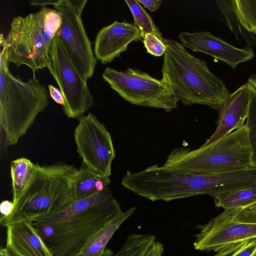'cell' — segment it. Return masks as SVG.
<instances>
[{
	"label": "cell",
	"mask_w": 256,
	"mask_h": 256,
	"mask_svg": "<svg viewBox=\"0 0 256 256\" xmlns=\"http://www.w3.org/2000/svg\"><path fill=\"white\" fill-rule=\"evenodd\" d=\"M74 139L76 151L86 167L103 178L111 176L115 152L110 134L90 112L78 118Z\"/></svg>",
	"instance_id": "obj_11"
},
{
	"label": "cell",
	"mask_w": 256,
	"mask_h": 256,
	"mask_svg": "<svg viewBox=\"0 0 256 256\" xmlns=\"http://www.w3.org/2000/svg\"><path fill=\"white\" fill-rule=\"evenodd\" d=\"M124 187L148 200L166 202L206 194L205 175L154 164L136 172H126Z\"/></svg>",
	"instance_id": "obj_7"
},
{
	"label": "cell",
	"mask_w": 256,
	"mask_h": 256,
	"mask_svg": "<svg viewBox=\"0 0 256 256\" xmlns=\"http://www.w3.org/2000/svg\"><path fill=\"white\" fill-rule=\"evenodd\" d=\"M162 40L166 50L162 79L184 105H206L220 111L230 94L224 82L204 60L190 54L180 42L164 38Z\"/></svg>",
	"instance_id": "obj_2"
},
{
	"label": "cell",
	"mask_w": 256,
	"mask_h": 256,
	"mask_svg": "<svg viewBox=\"0 0 256 256\" xmlns=\"http://www.w3.org/2000/svg\"><path fill=\"white\" fill-rule=\"evenodd\" d=\"M194 249L200 251H224L246 242L256 240V223L234 218L231 209L204 224H197Z\"/></svg>",
	"instance_id": "obj_12"
},
{
	"label": "cell",
	"mask_w": 256,
	"mask_h": 256,
	"mask_svg": "<svg viewBox=\"0 0 256 256\" xmlns=\"http://www.w3.org/2000/svg\"><path fill=\"white\" fill-rule=\"evenodd\" d=\"M250 208V209H254V210H256V203L246 208Z\"/></svg>",
	"instance_id": "obj_35"
},
{
	"label": "cell",
	"mask_w": 256,
	"mask_h": 256,
	"mask_svg": "<svg viewBox=\"0 0 256 256\" xmlns=\"http://www.w3.org/2000/svg\"><path fill=\"white\" fill-rule=\"evenodd\" d=\"M142 42L147 52L155 56L164 55L166 50V46L156 36L152 34H144Z\"/></svg>",
	"instance_id": "obj_25"
},
{
	"label": "cell",
	"mask_w": 256,
	"mask_h": 256,
	"mask_svg": "<svg viewBox=\"0 0 256 256\" xmlns=\"http://www.w3.org/2000/svg\"><path fill=\"white\" fill-rule=\"evenodd\" d=\"M250 104V94L246 83L230 94L220 110L217 128L202 146L208 145L244 126Z\"/></svg>",
	"instance_id": "obj_15"
},
{
	"label": "cell",
	"mask_w": 256,
	"mask_h": 256,
	"mask_svg": "<svg viewBox=\"0 0 256 256\" xmlns=\"http://www.w3.org/2000/svg\"><path fill=\"white\" fill-rule=\"evenodd\" d=\"M61 0H34L29 2L32 6L45 7L48 5H58Z\"/></svg>",
	"instance_id": "obj_32"
},
{
	"label": "cell",
	"mask_w": 256,
	"mask_h": 256,
	"mask_svg": "<svg viewBox=\"0 0 256 256\" xmlns=\"http://www.w3.org/2000/svg\"><path fill=\"white\" fill-rule=\"evenodd\" d=\"M138 1L152 12L156 10L162 2L161 0H138Z\"/></svg>",
	"instance_id": "obj_31"
},
{
	"label": "cell",
	"mask_w": 256,
	"mask_h": 256,
	"mask_svg": "<svg viewBox=\"0 0 256 256\" xmlns=\"http://www.w3.org/2000/svg\"><path fill=\"white\" fill-rule=\"evenodd\" d=\"M134 20V24L140 30L142 38L146 34H152L160 40L163 37L150 16L136 0H126Z\"/></svg>",
	"instance_id": "obj_24"
},
{
	"label": "cell",
	"mask_w": 256,
	"mask_h": 256,
	"mask_svg": "<svg viewBox=\"0 0 256 256\" xmlns=\"http://www.w3.org/2000/svg\"><path fill=\"white\" fill-rule=\"evenodd\" d=\"M113 254V252L110 249L106 248L103 253L99 256H112Z\"/></svg>",
	"instance_id": "obj_34"
},
{
	"label": "cell",
	"mask_w": 256,
	"mask_h": 256,
	"mask_svg": "<svg viewBox=\"0 0 256 256\" xmlns=\"http://www.w3.org/2000/svg\"><path fill=\"white\" fill-rule=\"evenodd\" d=\"M77 170L74 165L62 162L42 166L36 163L31 182L14 204L12 214L0 220L1 226L33 222L66 208L73 202L72 180Z\"/></svg>",
	"instance_id": "obj_4"
},
{
	"label": "cell",
	"mask_w": 256,
	"mask_h": 256,
	"mask_svg": "<svg viewBox=\"0 0 256 256\" xmlns=\"http://www.w3.org/2000/svg\"><path fill=\"white\" fill-rule=\"evenodd\" d=\"M155 240L156 238L152 234H132L112 256H142Z\"/></svg>",
	"instance_id": "obj_23"
},
{
	"label": "cell",
	"mask_w": 256,
	"mask_h": 256,
	"mask_svg": "<svg viewBox=\"0 0 256 256\" xmlns=\"http://www.w3.org/2000/svg\"><path fill=\"white\" fill-rule=\"evenodd\" d=\"M102 77L112 89L132 104L163 109L168 112L178 106L180 100L166 82L140 70L118 71L107 67Z\"/></svg>",
	"instance_id": "obj_8"
},
{
	"label": "cell",
	"mask_w": 256,
	"mask_h": 256,
	"mask_svg": "<svg viewBox=\"0 0 256 256\" xmlns=\"http://www.w3.org/2000/svg\"><path fill=\"white\" fill-rule=\"evenodd\" d=\"M61 23L60 12L47 6L25 16L14 18L8 34L4 38L2 34L0 38L8 63L17 68L26 66L33 72L47 68L52 42Z\"/></svg>",
	"instance_id": "obj_5"
},
{
	"label": "cell",
	"mask_w": 256,
	"mask_h": 256,
	"mask_svg": "<svg viewBox=\"0 0 256 256\" xmlns=\"http://www.w3.org/2000/svg\"><path fill=\"white\" fill-rule=\"evenodd\" d=\"M164 165L202 175L230 173L250 168L253 166L248 129L244 124L197 149L176 148L170 152Z\"/></svg>",
	"instance_id": "obj_6"
},
{
	"label": "cell",
	"mask_w": 256,
	"mask_h": 256,
	"mask_svg": "<svg viewBox=\"0 0 256 256\" xmlns=\"http://www.w3.org/2000/svg\"><path fill=\"white\" fill-rule=\"evenodd\" d=\"M178 38L185 48L208 54L224 62L232 68H236L240 63L249 61L254 56L250 47H235L209 32H182Z\"/></svg>",
	"instance_id": "obj_13"
},
{
	"label": "cell",
	"mask_w": 256,
	"mask_h": 256,
	"mask_svg": "<svg viewBox=\"0 0 256 256\" xmlns=\"http://www.w3.org/2000/svg\"><path fill=\"white\" fill-rule=\"evenodd\" d=\"M0 256H13L9 250L6 248H1L0 250Z\"/></svg>",
	"instance_id": "obj_33"
},
{
	"label": "cell",
	"mask_w": 256,
	"mask_h": 256,
	"mask_svg": "<svg viewBox=\"0 0 256 256\" xmlns=\"http://www.w3.org/2000/svg\"><path fill=\"white\" fill-rule=\"evenodd\" d=\"M164 252L163 244L159 241L155 240L142 256H162Z\"/></svg>",
	"instance_id": "obj_28"
},
{
	"label": "cell",
	"mask_w": 256,
	"mask_h": 256,
	"mask_svg": "<svg viewBox=\"0 0 256 256\" xmlns=\"http://www.w3.org/2000/svg\"><path fill=\"white\" fill-rule=\"evenodd\" d=\"M33 224L40 235L48 244L54 234V230L53 226L50 224Z\"/></svg>",
	"instance_id": "obj_27"
},
{
	"label": "cell",
	"mask_w": 256,
	"mask_h": 256,
	"mask_svg": "<svg viewBox=\"0 0 256 256\" xmlns=\"http://www.w3.org/2000/svg\"><path fill=\"white\" fill-rule=\"evenodd\" d=\"M212 198L216 206L224 210L245 208L256 203V186L224 192Z\"/></svg>",
	"instance_id": "obj_19"
},
{
	"label": "cell",
	"mask_w": 256,
	"mask_h": 256,
	"mask_svg": "<svg viewBox=\"0 0 256 256\" xmlns=\"http://www.w3.org/2000/svg\"><path fill=\"white\" fill-rule=\"evenodd\" d=\"M0 54V131L4 148L16 144L49 104L48 91L36 72L27 82L10 71L6 49Z\"/></svg>",
	"instance_id": "obj_3"
},
{
	"label": "cell",
	"mask_w": 256,
	"mask_h": 256,
	"mask_svg": "<svg viewBox=\"0 0 256 256\" xmlns=\"http://www.w3.org/2000/svg\"><path fill=\"white\" fill-rule=\"evenodd\" d=\"M100 177L85 166L78 169L72 180L71 194L72 201L93 196L98 192L96 184Z\"/></svg>",
	"instance_id": "obj_20"
},
{
	"label": "cell",
	"mask_w": 256,
	"mask_h": 256,
	"mask_svg": "<svg viewBox=\"0 0 256 256\" xmlns=\"http://www.w3.org/2000/svg\"><path fill=\"white\" fill-rule=\"evenodd\" d=\"M236 20L249 33L256 34V0H232Z\"/></svg>",
	"instance_id": "obj_22"
},
{
	"label": "cell",
	"mask_w": 256,
	"mask_h": 256,
	"mask_svg": "<svg viewBox=\"0 0 256 256\" xmlns=\"http://www.w3.org/2000/svg\"><path fill=\"white\" fill-rule=\"evenodd\" d=\"M136 209V207H132L107 223L88 240L77 256H99L102 254L114 232Z\"/></svg>",
	"instance_id": "obj_17"
},
{
	"label": "cell",
	"mask_w": 256,
	"mask_h": 256,
	"mask_svg": "<svg viewBox=\"0 0 256 256\" xmlns=\"http://www.w3.org/2000/svg\"><path fill=\"white\" fill-rule=\"evenodd\" d=\"M50 97L58 104L64 106L65 102L60 90L51 84L48 86Z\"/></svg>",
	"instance_id": "obj_30"
},
{
	"label": "cell",
	"mask_w": 256,
	"mask_h": 256,
	"mask_svg": "<svg viewBox=\"0 0 256 256\" xmlns=\"http://www.w3.org/2000/svg\"><path fill=\"white\" fill-rule=\"evenodd\" d=\"M10 168L14 204L31 182L36 172V164L28 158H20L11 162Z\"/></svg>",
	"instance_id": "obj_18"
},
{
	"label": "cell",
	"mask_w": 256,
	"mask_h": 256,
	"mask_svg": "<svg viewBox=\"0 0 256 256\" xmlns=\"http://www.w3.org/2000/svg\"><path fill=\"white\" fill-rule=\"evenodd\" d=\"M246 84L250 94V104L245 124L248 131L252 164L256 166V76H250Z\"/></svg>",
	"instance_id": "obj_21"
},
{
	"label": "cell",
	"mask_w": 256,
	"mask_h": 256,
	"mask_svg": "<svg viewBox=\"0 0 256 256\" xmlns=\"http://www.w3.org/2000/svg\"><path fill=\"white\" fill-rule=\"evenodd\" d=\"M87 2V0H61L54 6L62 16L58 34L78 72L86 80L93 76L96 64L82 18Z\"/></svg>",
	"instance_id": "obj_10"
},
{
	"label": "cell",
	"mask_w": 256,
	"mask_h": 256,
	"mask_svg": "<svg viewBox=\"0 0 256 256\" xmlns=\"http://www.w3.org/2000/svg\"><path fill=\"white\" fill-rule=\"evenodd\" d=\"M6 247L13 256H54L32 222L7 226Z\"/></svg>",
	"instance_id": "obj_16"
},
{
	"label": "cell",
	"mask_w": 256,
	"mask_h": 256,
	"mask_svg": "<svg viewBox=\"0 0 256 256\" xmlns=\"http://www.w3.org/2000/svg\"><path fill=\"white\" fill-rule=\"evenodd\" d=\"M227 256H256V240L244 243Z\"/></svg>",
	"instance_id": "obj_26"
},
{
	"label": "cell",
	"mask_w": 256,
	"mask_h": 256,
	"mask_svg": "<svg viewBox=\"0 0 256 256\" xmlns=\"http://www.w3.org/2000/svg\"><path fill=\"white\" fill-rule=\"evenodd\" d=\"M49 56L47 68L62 94L64 112L68 118H78L94 104L87 80L78 72L58 34L52 39Z\"/></svg>",
	"instance_id": "obj_9"
},
{
	"label": "cell",
	"mask_w": 256,
	"mask_h": 256,
	"mask_svg": "<svg viewBox=\"0 0 256 256\" xmlns=\"http://www.w3.org/2000/svg\"><path fill=\"white\" fill-rule=\"evenodd\" d=\"M122 211L106 186L93 196L72 202L62 211L36 219L54 228L48 243L54 256H77L88 240Z\"/></svg>",
	"instance_id": "obj_1"
},
{
	"label": "cell",
	"mask_w": 256,
	"mask_h": 256,
	"mask_svg": "<svg viewBox=\"0 0 256 256\" xmlns=\"http://www.w3.org/2000/svg\"><path fill=\"white\" fill-rule=\"evenodd\" d=\"M142 40L140 30L133 24L115 20L98 32L94 53L102 64L112 62L126 51L132 42Z\"/></svg>",
	"instance_id": "obj_14"
},
{
	"label": "cell",
	"mask_w": 256,
	"mask_h": 256,
	"mask_svg": "<svg viewBox=\"0 0 256 256\" xmlns=\"http://www.w3.org/2000/svg\"><path fill=\"white\" fill-rule=\"evenodd\" d=\"M14 208V204L12 201L3 200L0 204V220L10 216L12 214Z\"/></svg>",
	"instance_id": "obj_29"
}]
</instances>
